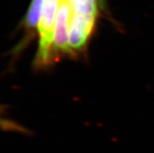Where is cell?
Masks as SVG:
<instances>
[{"mask_svg":"<svg viewBox=\"0 0 154 153\" xmlns=\"http://www.w3.org/2000/svg\"><path fill=\"white\" fill-rule=\"evenodd\" d=\"M42 6L43 0H31L25 16L19 24V28L24 31L23 38L10 52V54L14 56V59L20 54V52L25 49L34 37V31L38 28L41 17Z\"/></svg>","mask_w":154,"mask_h":153,"instance_id":"277c9868","label":"cell"},{"mask_svg":"<svg viewBox=\"0 0 154 153\" xmlns=\"http://www.w3.org/2000/svg\"><path fill=\"white\" fill-rule=\"evenodd\" d=\"M6 108L4 106L0 105V130L3 131L18 132L21 134H29L25 127H23L20 124L15 122L14 120H9L6 116Z\"/></svg>","mask_w":154,"mask_h":153,"instance_id":"8992f818","label":"cell"},{"mask_svg":"<svg viewBox=\"0 0 154 153\" xmlns=\"http://www.w3.org/2000/svg\"><path fill=\"white\" fill-rule=\"evenodd\" d=\"M100 1V5L101 6H103V1L104 0H99Z\"/></svg>","mask_w":154,"mask_h":153,"instance_id":"52a82bcc","label":"cell"},{"mask_svg":"<svg viewBox=\"0 0 154 153\" xmlns=\"http://www.w3.org/2000/svg\"><path fill=\"white\" fill-rule=\"evenodd\" d=\"M98 1L99 0H70V2L73 13L96 17Z\"/></svg>","mask_w":154,"mask_h":153,"instance_id":"5b68a950","label":"cell"},{"mask_svg":"<svg viewBox=\"0 0 154 153\" xmlns=\"http://www.w3.org/2000/svg\"><path fill=\"white\" fill-rule=\"evenodd\" d=\"M72 13L70 0H62L55 23L53 51L63 53L73 52L69 45V31Z\"/></svg>","mask_w":154,"mask_h":153,"instance_id":"7a4b0ae2","label":"cell"},{"mask_svg":"<svg viewBox=\"0 0 154 153\" xmlns=\"http://www.w3.org/2000/svg\"><path fill=\"white\" fill-rule=\"evenodd\" d=\"M62 0H43L41 17L38 26V49L35 56V66H47L53 61L55 23Z\"/></svg>","mask_w":154,"mask_h":153,"instance_id":"6da1fadb","label":"cell"},{"mask_svg":"<svg viewBox=\"0 0 154 153\" xmlns=\"http://www.w3.org/2000/svg\"><path fill=\"white\" fill-rule=\"evenodd\" d=\"M96 17L73 13L69 31L71 50H78L85 45L96 23Z\"/></svg>","mask_w":154,"mask_h":153,"instance_id":"3957f363","label":"cell"}]
</instances>
